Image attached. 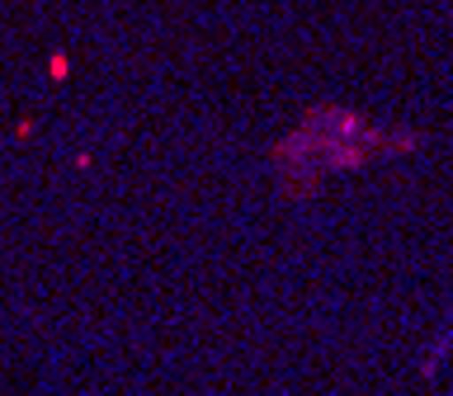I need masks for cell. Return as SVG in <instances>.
I'll return each instance as SVG.
<instances>
[{"instance_id": "cell-1", "label": "cell", "mask_w": 453, "mask_h": 396, "mask_svg": "<svg viewBox=\"0 0 453 396\" xmlns=\"http://www.w3.org/2000/svg\"><path fill=\"white\" fill-rule=\"evenodd\" d=\"M453 345V325H449V331H444V339H439V345H434V354H430V363H425V373H434V363L439 359H444V349Z\"/></svg>"}]
</instances>
